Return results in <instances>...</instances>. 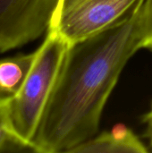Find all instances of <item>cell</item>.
I'll list each match as a JSON object with an SVG mask.
<instances>
[{"mask_svg":"<svg viewBox=\"0 0 152 153\" xmlns=\"http://www.w3.org/2000/svg\"><path fill=\"white\" fill-rule=\"evenodd\" d=\"M142 1L115 24L70 46L32 140L36 152H69L97 134L125 66L143 48Z\"/></svg>","mask_w":152,"mask_h":153,"instance_id":"1","label":"cell"},{"mask_svg":"<svg viewBox=\"0 0 152 153\" xmlns=\"http://www.w3.org/2000/svg\"><path fill=\"white\" fill-rule=\"evenodd\" d=\"M70 46L62 36L48 30L22 89L10 96L13 127L20 138L32 146L41 115Z\"/></svg>","mask_w":152,"mask_h":153,"instance_id":"2","label":"cell"},{"mask_svg":"<svg viewBox=\"0 0 152 153\" xmlns=\"http://www.w3.org/2000/svg\"><path fill=\"white\" fill-rule=\"evenodd\" d=\"M140 0H58L48 30L70 45L115 24Z\"/></svg>","mask_w":152,"mask_h":153,"instance_id":"3","label":"cell"},{"mask_svg":"<svg viewBox=\"0 0 152 153\" xmlns=\"http://www.w3.org/2000/svg\"><path fill=\"white\" fill-rule=\"evenodd\" d=\"M58 0H0V52L22 47L48 30Z\"/></svg>","mask_w":152,"mask_h":153,"instance_id":"4","label":"cell"},{"mask_svg":"<svg viewBox=\"0 0 152 153\" xmlns=\"http://www.w3.org/2000/svg\"><path fill=\"white\" fill-rule=\"evenodd\" d=\"M149 150L138 136L125 125L83 142L69 153H145Z\"/></svg>","mask_w":152,"mask_h":153,"instance_id":"5","label":"cell"},{"mask_svg":"<svg viewBox=\"0 0 152 153\" xmlns=\"http://www.w3.org/2000/svg\"><path fill=\"white\" fill-rule=\"evenodd\" d=\"M37 50L0 60V95L13 96L22 89L33 65Z\"/></svg>","mask_w":152,"mask_h":153,"instance_id":"6","label":"cell"},{"mask_svg":"<svg viewBox=\"0 0 152 153\" xmlns=\"http://www.w3.org/2000/svg\"><path fill=\"white\" fill-rule=\"evenodd\" d=\"M36 152L32 145L15 133L10 115V96L0 95V152Z\"/></svg>","mask_w":152,"mask_h":153,"instance_id":"7","label":"cell"},{"mask_svg":"<svg viewBox=\"0 0 152 153\" xmlns=\"http://www.w3.org/2000/svg\"><path fill=\"white\" fill-rule=\"evenodd\" d=\"M142 28L143 35V48L152 50V0L142 1Z\"/></svg>","mask_w":152,"mask_h":153,"instance_id":"8","label":"cell"},{"mask_svg":"<svg viewBox=\"0 0 152 153\" xmlns=\"http://www.w3.org/2000/svg\"><path fill=\"white\" fill-rule=\"evenodd\" d=\"M142 121L146 125V137L148 138L150 146L152 149V103L150 110L143 116Z\"/></svg>","mask_w":152,"mask_h":153,"instance_id":"9","label":"cell"}]
</instances>
